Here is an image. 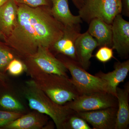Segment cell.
<instances>
[{
	"mask_svg": "<svg viewBox=\"0 0 129 129\" xmlns=\"http://www.w3.org/2000/svg\"><path fill=\"white\" fill-rule=\"evenodd\" d=\"M17 5V23L6 40L8 45L27 58L40 46L50 49L62 36L64 29V25L53 17L51 7Z\"/></svg>",
	"mask_w": 129,
	"mask_h": 129,
	"instance_id": "obj_1",
	"label": "cell"
},
{
	"mask_svg": "<svg viewBox=\"0 0 129 129\" xmlns=\"http://www.w3.org/2000/svg\"><path fill=\"white\" fill-rule=\"evenodd\" d=\"M27 71L39 88L57 104L63 105L81 95L69 78L36 70Z\"/></svg>",
	"mask_w": 129,
	"mask_h": 129,
	"instance_id": "obj_2",
	"label": "cell"
},
{
	"mask_svg": "<svg viewBox=\"0 0 129 129\" xmlns=\"http://www.w3.org/2000/svg\"><path fill=\"white\" fill-rule=\"evenodd\" d=\"M23 94L30 108L50 117L57 129H63L68 118L75 112L66 104L60 105L53 102L32 80L25 82Z\"/></svg>",
	"mask_w": 129,
	"mask_h": 129,
	"instance_id": "obj_3",
	"label": "cell"
},
{
	"mask_svg": "<svg viewBox=\"0 0 129 129\" xmlns=\"http://www.w3.org/2000/svg\"><path fill=\"white\" fill-rule=\"evenodd\" d=\"M122 10L121 0H84L79 15L89 24L93 19L99 18L112 24L115 17L121 14Z\"/></svg>",
	"mask_w": 129,
	"mask_h": 129,
	"instance_id": "obj_4",
	"label": "cell"
},
{
	"mask_svg": "<svg viewBox=\"0 0 129 129\" xmlns=\"http://www.w3.org/2000/svg\"><path fill=\"white\" fill-rule=\"evenodd\" d=\"M64 56L59 60L70 73L72 82L81 94L99 91L108 93L107 84L102 79L89 73L78 63Z\"/></svg>",
	"mask_w": 129,
	"mask_h": 129,
	"instance_id": "obj_5",
	"label": "cell"
},
{
	"mask_svg": "<svg viewBox=\"0 0 129 129\" xmlns=\"http://www.w3.org/2000/svg\"><path fill=\"white\" fill-rule=\"evenodd\" d=\"M66 105L76 112H88L118 107L117 98L108 92L99 91L83 94Z\"/></svg>",
	"mask_w": 129,
	"mask_h": 129,
	"instance_id": "obj_6",
	"label": "cell"
},
{
	"mask_svg": "<svg viewBox=\"0 0 129 129\" xmlns=\"http://www.w3.org/2000/svg\"><path fill=\"white\" fill-rule=\"evenodd\" d=\"M27 58L29 64H25L27 70H36L69 78L68 70L64 64L48 48L40 46L35 54Z\"/></svg>",
	"mask_w": 129,
	"mask_h": 129,
	"instance_id": "obj_7",
	"label": "cell"
},
{
	"mask_svg": "<svg viewBox=\"0 0 129 129\" xmlns=\"http://www.w3.org/2000/svg\"><path fill=\"white\" fill-rule=\"evenodd\" d=\"M118 107L76 112L94 129H115Z\"/></svg>",
	"mask_w": 129,
	"mask_h": 129,
	"instance_id": "obj_8",
	"label": "cell"
},
{
	"mask_svg": "<svg viewBox=\"0 0 129 129\" xmlns=\"http://www.w3.org/2000/svg\"><path fill=\"white\" fill-rule=\"evenodd\" d=\"M112 25V48L123 57L129 52V22L118 14L114 18Z\"/></svg>",
	"mask_w": 129,
	"mask_h": 129,
	"instance_id": "obj_9",
	"label": "cell"
},
{
	"mask_svg": "<svg viewBox=\"0 0 129 129\" xmlns=\"http://www.w3.org/2000/svg\"><path fill=\"white\" fill-rule=\"evenodd\" d=\"M81 34L80 25L64 27L62 36L50 49H52L56 53L62 54L78 62L75 44Z\"/></svg>",
	"mask_w": 129,
	"mask_h": 129,
	"instance_id": "obj_10",
	"label": "cell"
},
{
	"mask_svg": "<svg viewBox=\"0 0 129 129\" xmlns=\"http://www.w3.org/2000/svg\"><path fill=\"white\" fill-rule=\"evenodd\" d=\"M97 47V42L88 31L81 34L76 39L75 47L77 62L85 70L89 67L92 52Z\"/></svg>",
	"mask_w": 129,
	"mask_h": 129,
	"instance_id": "obj_11",
	"label": "cell"
},
{
	"mask_svg": "<svg viewBox=\"0 0 129 129\" xmlns=\"http://www.w3.org/2000/svg\"><path fill=\"white\" fill-rule=\"evenodd\" d=\"M129 71V60L122 62L117 63L114 70L107 73L101 72L96 75L106 82L108 93L117 98V88L120 83L124 81Z\"/></svg>",
	"mask_w": 129,
	"mask_h": 129,
	"instance_id": "obj_12",
	"label": "cell"
},
{
	"mask_svg": "<svg viewBox=\"0 0 129 129\" xmlns=\"http://www.w3.org/2000/svg\"><path fill=\"white\" fill-rule=\"evenodd\" d=\"M18 6L14 0H8L0 8V31L8 38L17 23Z\"/></svg>",
	"mask_w": 129,
	"mask_h": 129,
	"instance_id": "obj_13",
	"label": "cell"
},
{
	"mask_svg": "<svg viewBox=\"0 0 129 129\" xmlns=\"http://www.w3.org/2000/svg\"><path fill=\"white\" fill-rule=\"evenodd\" d=\"M51 11L54 18L64 27L78 26L82 23L80 16L72 14L68 0H52Z\"/></svg>",
	"mask_w": 129,
	"mask_h": 129,
	"instance_id": "obj_14",
	"label": "cell"
},
{
	"mask_svg": "<svg viewBox=\"0 0 129 129\" xmlns=\"http://www.w3.org/2000/svg\"><path fill=\"white\" fill-rule=\"evenodd\" d=\"M89 24L87 31L97 42L98 46L112 47V24L99 18L93 19Z\"/></svg>",
	"mask_w": 129,
	"mask_h": 129,
	"instance_id": "obj_15",
	"label": "cell"
},
{
	"mask_svg": "<svg viewBox=\"0 0 129 129\" xmlns=\"http://www.w3.org/2000/svg\"><path fill=\"white\" fill-rule=\"evenodd\" d=\"M129 84L123 89L117 87L118 109L115 129H127L129 124Z\"/></svg>",
	"mask_w": 129,
	"mask_h": 129,
	"instance_id": "obj_16",
	"label": "cell"
},
{
	"mask_svg": "<svg viewBox=\"0 0 129 129\" xmlns=\"http://www.w3.org/2000/svg\"><path fill=\"white\" fill-rule=\"evenodd\" d=\"M38 112L22 115L5 126L8 129H39L44 128L47 122L46 117Z\"/></svg>",
	"mask_w": 129,
	"mask_h": 129,
	"instance_id": "obj_17",
	"label": "cell"
},
{
	"mask_svg": "<svg viewBox=\"0 0 129 129\" xmlns=\"http://www.w3.org/2000/svg\"><path fill=\"white\" fill-rule=\"evenodd\" d=\"M63 129H91L84 119L77 115L75 112L70 115L64 123Z\"/></svg>",
	"mask_w": 129,
	"mask_h": 129,
	"instance_id": "obj_18",
	"label": "cell"
},
{
	"mask_svg": "<svg viewBox=\"0 0 129 129\" xmlns=\"http://www.w3.org/2000/svg\"><path fill=\"white\" fill-rule=\"evenodd\" d=\"M0 106L8 110L18 112L24 109L22 104L8 94L3 95L0 99Z\"/></svg>",
	"mask_w": 129,
	"mask_h": 129,
	"instance_id": "obj_19",
	"label": "cell"
},
{
	"mask_svg": "<svg viewBox=\"0 0 129 129\" xmlns=\"http://www.w3.org/2000/svg\"><path fill=\"white\" fill-rule=\"evenodd\" d=\"M26 64L18 59L14 58L8 65L7 70L12 75L18 76L27 71Z\"/></svg>",
	"mask_w": 129,
	"mask_h": 129,
	"instance_id": "obj_20",
	"label": "cell"
},
{
	"mask_svg": "<svg viewBox=\"0 0 129 129\" xmlns=\"http://www.w3.org/2000/svg\"><path fill=\"white\" fill-rule=\"evenodd\" d=\"M14 58V55L9 50L0 46V72L6 70L9 62Z\"/></svg>",
	"mask_w": 129,
	"mask_h": 129,
	"instance_id": "obj_21",
	"label": "cell"
},
{
	"mask_svg": "<svg viewBox=\"0 0 129 129\" xmlns=\"http://www.w3.org/2000/svg\"><path fill=\"white\" fill-rule=\"evenodd\" d=\"M16 111H3L0 110V128L4 127L8 124L16 120L22 115Z\"/></svg>",
	"mask_w": 129,
	"mask_h": 129,
	"instance_id": "obj_22",
	"label": "cell"
},
{
	"mask_svg": "<svg viewBox=\"0 0 129 129\" xmlns=\"http://www.w3.org/2000/svg\"><path fill=\"white\" fill-rule=\"evenodd\" d=\"M95 56L101 62H107L113 57V48L108 46L101 47L97 52Z\"/></svg>",
	"mask_w": 129,
	"mask_h": 129,
	"instance_id": "obj_23",
	"label": "cell"
},
{
	"mask_svg": "<svg viewBox=\"0 0 129 129\" xmlns=\"http://www.w3.org/2000/svg\"><path fill=\"white\" fill-rule=\"evenodd\" d=\"M17 4H21L29 7L36 8L41 6L51 7L52 0H14Z\"/></svg>",
	"mask_w": 129,
	"mask_h": 129,
	"instance_id": "obj_24",
	"label": "cell"
},
{
	"mask_svg": "<svg viewBox=\"0 0 129 129\" xmlns=\"http://www.w3.org/2000/svg\"><path fill=\"white\" fill-rule=\"evenodd\" d=\"M122 13L124 16H129V0H121Z\"/></svg>",
	"mask_w": 129,
	"mask_h": 129,
	"instance_id": "obj_25",
	"label": "cell"
},
{
	"mask_svg": "<svg viewBox=\"0 0 129 129\" xmlns=\"http://www.w3.org/2000/svg\"><path fill=\"white\" fill-rule=\"evenodd\" d=\"M75 7L79 10L83 7L84 4V0H72Z\"/></svg>",
	"mask_w": 129,
	"mask_h": 129,
	"instance_id": "obj_26",
	"label": "cell"
},
{
	"mask_svg": "<svg viewBox=\"0 0 129 129\" xmlns=\"http://www.w3.org/2000/svg\"><path fill=\"white\" fill-rule=\"evenodd\" d=\"M6 79V77L5 75L1 72H0V81L3 82H4Z\"/></svg>",
	"mask_w": 129,
	"mask_h": 129,
	"instance_id": "obj_27",
	"label": "cell"
},
{
	"mask_svg": "<svg viewBox=\"0 0 129 129\" xmlns=\"http://www.w3.org/2000/svg\"><path fill=\"white\" fill-rule=\"evenodd\" d=\"M0 40H1L4 41L6 42V38L4 36V35L0 31Z\"/></svg>",
	"mask_w": 129,
	"mask_h": 129,
	"instance_id": "obj_28",
	"label": "cell"
},
{
	"mask_svg": "<svg viewBox=\"0 0 129 129\" xmlns=\"http://www.w3.org/2000/svg\"><path fill=\"white\" fill-rule=\"evenodd\" d=\"M8 0H0V8L5 4Z\"/></svg>",
	"mask_w": 129,
	"mask_h": 129,
	"instance_id": "obj_29",
	"label": "cell"
}]
</instances>
